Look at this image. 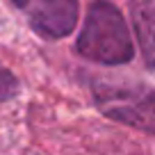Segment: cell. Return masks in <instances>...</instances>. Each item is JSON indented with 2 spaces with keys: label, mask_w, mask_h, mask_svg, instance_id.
Returning a JSON list of instances; mask_svg holds the SVG:
<instances>
[{
  "label": "cell",
  "mask_w": 155,
  "mask_h": 155,
  "mask_svg": "<svg viewBox=\"0 0 155 155\" xmlns=\"http://www.w3.org/2000/svg\"><path fill=\"white\" fill-rule=\"evenodd\" d=\"M21 91V82L18 78L0 62V103H7L12 98H16Z\"/></svg>",
  "instance_id": "cell-5"
},
{
  "label": "cell",
  "mask_w": 155,
  "mask_h": 155,
  "mask_svg": "<svg viewBox=\"0 0 155 155\" xmlns=\"http://www.w3.org/2000/svg\"><path fill=\"white\" fill-rule=\"evenodd\" d=\"M130 16L146 66L155 68V0H130Z\"/></svg>",
  "instance_id": "cell-4"
},
{
  "label": "cell",
  "mask_w": 155,
  "mask_h": 155,
  "mask_svg": "<svg viewBox=\"0 0 155 155\" xmlns=\"http://www.w3.org/2000/svg\"><path fill=\"white\" fill-rule=\"evenodd\" d=\"M75 48L80 57L103 66H121L135 57L130 28L110 0H94L89 5Z\"/></svg>",
  "instance_id": "cell-1"
},
{
  "label": "cell",
  "mask_w": 155,
  "mask_h": 155,
  "mask_svg": "<svg viewBox=\"0 0 155 155\" xmlns=\"http://www.w3.org/2000/svg\"><path fill=\"white\" fill-rule=\"evenodd\" d=\"M25 14L30 28L44 39H64L75 30L80 0H12Z\"/></svg>",
  "instance_id": "cell-3"
},
{
  "label": "cell",
  "mask_w": 155,
  "mask_h": 155,
  "mask_svg": "<svg viewBox=\"0 0 155 155\" xmlns=\"http://www.w3.org/2000/svg\"><path fill=\"white\" fill-rule=\"evenodd\" d=\"M96 107L112 121L155 135V89L114 87L110 82L94 84Z\"/></svg>",
  "instance_id": "cell-2"
}]
</instances>
